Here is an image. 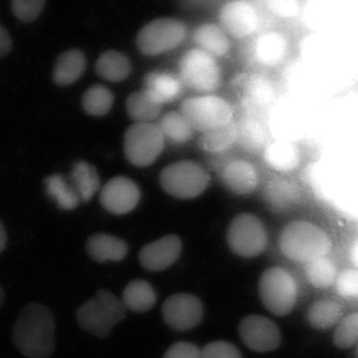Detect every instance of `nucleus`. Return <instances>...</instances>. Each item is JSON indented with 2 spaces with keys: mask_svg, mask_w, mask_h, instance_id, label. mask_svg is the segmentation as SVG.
Returning <instances> with one entry per match:
<instances>
[{
  "mask_svg": "<svg viewBox=\"0 0 358 358\" xmlns=\"http://www.w3.org/2000/svg\"><path fill=\"white\" fill-rule=\"evenodd\" d=\"M221 28L238 38L252 36L259 26V10L245 0L226 3L219 13Z\"/></svg>",
  "mask_w": 358,
  "mask_h": 358,
  "instance_id": "nucleus-14",
  "label": "nucleus"
},
{
  "mask_svg": "<svg viewBox=\"0 0 358 358\" xmlns=\"http://www.w3.org/2000/svg\"><path fill=\"white\" fill-rule=\"evenodd\" d=\"M334 345L340 349H349L358 343V312L343 317L333 335Z\"/></svg>",
  "mask_w": 358,
  "mask_h": 358,
  "instance_id": "nucleus-35",
  "label": "nucleus"
},
{
  "mask_svg": "<svg viewBox=\"0 0 358 358\" xmlns=\"http://www.w3.org/2000/svg\"><path fill=\"white\" fill-rule=\"evenodd\" d=\"M259 294L270 313L275 317H285L296 307L298 285L291 272L280 266H273L259 277Z\"/></svg>",
  "mask_w": 358,
  "mask_h": 358,
  "instance_id": "nucleus-4",
  "label": "nucleus"
},
{
  "mask_svg": "<svg viewBox=\"0 0 358 358\" xmlns=\"http://www.w3.org/2000/svg\"><path fill=\"white\" fill-rule=\"evenodd\" d=\"M305 273L310 285L317 289L334 285L338 275V268L328 256L305 264Z\"/></svg>",
  "mask_w": 358,
  "mask_h": 358,
  "instance_id": "nucleus-31",
  "label": "nucleus"
},
{
  "mask_svg": "<svg viewBox=\"0 0 358 358\" xmlns=\"http://www.w3.org/2000/svg\"><path fill=\"white\" fill-rule=\"evenodd\" d=\"M12 49V38L8 31L0 24V57L7 55Z\"/></svg>",
  "mask_w": 358,
  "mask_h": 358,
  "instance_id": "nucleus-42",
  "label": "nucleus"
},
{
  "mask_svg": "<svg viewBox=\"0 0 358 358\" xmlns=\"http://www.w3.org/2000/svg\"><path fill=\"white\" fill-rule=\"evenodd\" d=\"M100 203L108 213L124 215L134 210L141 199V191L133 179L114 177L100 189Z\"/></svg>",
  "mask_w": 358,
  "mask_h": 358,
  "instance_id": "nucleus-13",
  "label": "nucleus"
},
{
  "mask_svg": "<svg viewBox=\"0 0 358 358\" xmlns=\"http://www.w3.org/2000/svg\"><path fill=\"white\" fill-rule=\"evenodd\" d=\"M264 161L271 169L289 173L299 163L296 149L286 142H275L264 149Z\"/></svg>",
  "mask_w": 358,
  "mask_h": 358,
  "instance_id": "nucleus-30",
  "label": "nucleus"
},
{
  "mask_svg": "<svg viewBox=\"0 0 358 358\" xmlns=\"http://www.w3.org/2000/svg\"><path fill=\"white\" fill-rule=\"evenodd\" d=\"M70 182L80 196V203H87L100 189V177L96 168L85 161L75 163L70 173Z\"/></svg>",
  "mask_w": 358,
  "mask_h": 358,
  "instance_id": "nucleus-24",
  "label": "nucleus"
},
{
  "mask_svg": "<svg viewBox=\"0 0 358 358\" xmlns=\"http://www.w3.org/2000/svg\"><path fill=\"white\" fill-rule=\"evenodd\" d=\"M179 78L184 87L208 94L220 87V68L213 56L199 48L191 49L179 61Z\"/></svg>",
  "mask_w": 358,
  "mask_h": 358,
  "instance_id": "nucleus-9",
  "label": "nucleus"
},
{
  "mask_svg": "<svg viewBox=\"0 0 358 358\" xmlns=\"http://www.w3.org/2000/svg\"><path fill=\"white\" fill-rule=\"evenodd\" d=\"M248 94L256 105L263 107L273 101L275 90L266 77L254 76L248 84Z\"/></svg>",
  "mask_w": 358,
  "mask_h": 358,
  "instance_id": "nucleus-36",
  "label": "nucleus"
},
{
  "mask_svg": "<svg viewBox=\"0 0 358 358\" xmlns=\"http://www.w3.org/2000/svg\"><path fill=\"white\" fill-rule=\"evenodd\" d=\"M87 252L96 262H120L127 256L128 245L114 235L96 233L87 240Z\"/></svg>",
  "mask_w": 358,
  "mask_h": 358,
  "instance_id": "nucleus-19",
  "label": "nucleus"
},
{
  "mask_svg": "<svg viewBox=\"0 0 358 358\" xmlns=\"http://www.w3.org/2000/svg\"><path fill=\"white\" fill-rule=\"evenodd\" d=\"M227 245L235 255L254 259L261 255L268 245V231L259 217L238 214L228 226Z\"/></svg>",
  "mask_w": 358,
  "mask_h": 358,
  "instance_id": "nucleus-8",
  "label": "nucleus"
},
{
  "mask_svg": "<svg viewBox=\"0 0 358 358\" xmlns=\"http://www.w3.org/2000/svg\"><path fill=\"white\" fill-rule=\"evenodd\" d=\"M278 245L282 255L293 262H313L329 255L333 243L327 233L308 221L296 220L280 231Z\"/></svg>",
  "mask_w": 358,
  "mask_h": 358,
  "instance_id": "nucleus-2",
  "label": "nucleus"
},
{
  "mask_svg": "<svg viewBox=\"0 0 358 358\" xmlns=\"http://www.w3.org/2000/svg\"><path fill=\"white\" fill-rule=\"evenodd\" d=\"M87 69V57L78 49L63 52L56 61L52 80L59 87H68L76 83Z\"/></svg>",
  "mask_w": 358,
  "mask_h": 358,
  "instance_id": "nucleus-21",
  "label": "nucleus"
},
{
  "mask_svg": "<svg viewBox=\"0 0 358 358\" xmlns=\"http://www.w3.org/2000/svg\"><path fill=\"white\" fill-rule=\"evenodd\" d=\"M162 314L166 324L175 331H191L203 320V303L193 294L176 293L163 303Z\"/></svg>",
  "mask_w": 358,
  "mask_h": 358,
  "instance_id": "nucleus-12",
  "label": "nucleus"
},
{
  "mask_svg": "<svg viewBox=\"0 0 358 358\" xmlns=\"http://www.w3.org/2000/svg\"><path fill=\"white\" fill-rule=\"evenodd\" d=\"M126 317V307L117 296L100 289L77 310V321L83 331L96 338H107Z\"/></svg>",
  "mask_w": 358,
  "mask_h": 358,
  "instance_id": "nucleus-3",
  "label": "nucleus"
},
{
  "mask_svg": "<svg viewBox=\"0 0 358 358\" xmlns=\"http://www.w3.org/2000/svg\"><path fill=\"white\" fill-rule=\"evenodd\" d=\"M182 252V241L177 235H166L145 245L138 252V261L145 270L164 271L173 266Z\"/></svg>",
  "mask_w": 358,
  "mask_h": 358,
  "instance_id": "nucleus-15",
  "label": "nucleus"
},
{
  "mask_svg": "<svg viewBox=\"0 0 358 358\" xmlns=\"http://www.w3.org/2000/svg\"><path fill=\"white\" fill-rule=\"evenodd\" d=\"M179 1H180V3H182V5H185L186 7H193V8H196V7L206 5L210 0H179Z\"/></svg>",
  "mask_w": 358,
  "mask_h": 358,
  "instance_id": "nucleus-43",
  "label": "nucleus"
},
{
  "mask_svg": "<svg viewBox=\"0 0 358 358\" xmlns=\"http://www.w3.org/2000/svg\"><path fill=\"white\" fill-rule=\"evenodd\" d=\"M238 143V124H231L205 131L199 138L200 148L210 154L227 152Z\"/></svg>",
  "mask_w": 358,
  "mask_h": 358,
  "instance_id": "nucleus-27",
  "label": "nucleus"
},
{
  "mask_svg": "<svg viewBox=\"0 0 358 358\" xmlns=\"http://www.w3.org/2000/svg\"><path fill=\"white\" fill-rule=\"evenodd\" d=\"M3 289H1V287H0V307H1V305H3Z\"/></svg>",
  "mask_w": 358,
  "mask_h": 358,
  "instance_id": "nucleus-45",
  "label": "nucleus"
},
{
  "mask_svg": "<svg viewBox=\"0 0 358 358\" xmlns=\"http://www.w3.org/2000/svg\"><path fill=\"white\" fill-rule=\"evenodd\" d=\"M356 358H358V343L356 345V352H355Z\"/></svg>",
  "mask_w": 358,
  "mask_h": 358,
  "instance_id": "nucleus-46",
  "label": "nucleus"
},
{
  "mask_svg": "<svg viewBox=\"0 0 358 358\" xmlns=\"http://www.w3.org/2000/svg\"><path fill=\"white\" fill-rule=\"evenodd\" d=\"M163 358H203L201 349L189 342H177L171 345Z\"/></svg>",
  "mask_w": 358,
  "mask_h": 358,
  "instance_id": "nucleus-41",
  "label": "nucleus"
},
{
  "mask_svg": "<svg viewBox=\"0 0 358 358\" xmlns=\"http://www.w3.org/2000/svg\"><path fill=\"white\" fill-rule=\"evenodd\" d=\"M55 317L48 307L31 303L24 306L12 331V341L27 358H49L55 350Z\"/></svg>",
  "mask_w": 358,
  "mask_h": 358,
  "instance_id": "nucleus-1",
  "label": "nucleus"
},
{
  "mask_svg": "<svg viewBox=\"0 0 358 358\" xmlns=\"http://www.w3.org/2000/svg\"><path fill=\"white\" fill-rule=\"evenodd\" d=\"M221 180L236 196H248L259 187V175L252 163L236 159L224 166Z\"/></svg>",
  "mask_w": 358,
  "mask_h": 358,
  "instance_id": "nucleus-16",
  "label": "nucleus"
},
{
  "mask_svg": "<svg viewBox=\"0 0 358 358\" xmlns=\"http://www.w3.org/2000/svg\"><path fill=\"white\" fill-rule=\"evenodd\" d=\"M206 170L193 161H180L166 166L159 175L164 192L177 199H193L203 194L210 185Z\"/></svg>",
  "mask_w": 358,
  "mask_h": 358,
  "instance_id": "nucleus-5",
  "label": "nucleus"
},
{
  "mask_svg": "<svg viewBox=\"0 0 358 358\" xmlns=\"http://www.w3.org/2000/svg\"><path fill=\"white\" fill-rule=\"evenodd\" d=\"M126 108L128 115L135 121V124H147L159 117L162 105L157 103L145 90H141L129 94Z\"/></svg>",
  "mask_w": 358,
  "mask_h": 358,
  "instance_id": "nucleus-26",
  "label": "nucleus"
},
{
  "mask_svg": "<svg viewBox=\"0 0 358 358\" xmlns=\"http://www.w3.org/2000/svg\"><path fill=\"white\" fill-rule=\"evenodd\" d=\"M343 310L334 300H317L307 310V321L315 329H329L341 321Z\"/></svg>",
  "mask_w": 358,
  "mask_h": 358,
  "instance_id": "nucleus-29",
  "label": "nucleus"
},
{
  "mask_svg": "<svg viewBox=\"0 0 358 358\" xmlns=\"http://www.w3.org/2000/svg\"><path fill=\"white\" fill-rule=\"evenodd\" d=\"M7 233L6 229L3 227V222L0 221V254L6 248Z\"/></svg>",
  "mask_w": 358,
  "mask_h": 358,
  "instance_id": "nucleus-44",
  "label": "nucleus"
},
{
  "mask_svg": "<svg viewBox=\"0 0 358 358\" xmlns=\"http://www.w3.org/2000/svg\"><path fill=\"white\" fill-rule=\"evenodd\" d=\"M238 334L247 348L256 352H273L282 343L278 326L262 315H248L238 324Z\"/></svg>",
  "mask_w": 358,
  "mask_h": 358,
  "instance_id": "nucleus-11",
  "label": "nucleus"
},
{
  "mask_svg": "<svg viewBox=\"0 0 358 358\" xmlns=\"http://www.w3.org/2000/svg\"><path fill=\"white\" fill-rule=\"evenodd\" d=\"M203 358H242L241 352L231 342L214 341L201 349Z\"/></svg>",
  "mask_w": 358,
  "mask_h": 358,
  "instance_id": "nucleus-40",
  "label": "nucleus"
},
{
  "mask_svg": "<svg viewBox=\"0 0 358 358\" xmlns=\"http://www.w3.org/2000/svg\"><path fill=\"white\" fill-rule=\"evenodd\" d=\"M263 198L273 212L292 210L301 199V191L298 184L289 179H271L264 187Z\"/></svg>",
  "mask_w": 358,
  "mask_h": 358,
  "instance_id": "nucleus-18",
  "label": "nucleus"
},
{
  "mask_svg": "<svg viewBox=\"0 0 358 358\" xmlns=\"http://www.w3.org/2000/svg\"><path fill=\"white\" fill-rule=\"evenodd\" d=\"M45 0H12L14 15L22 22H31L45 8Z\"/></svg>",
  "mask_w": 358,
  "mask_h": 358,
  "instance_id": "nucleus-38",
  "label": "nucleus"
},
{
  "mask_svg": "<svg viewBox=\"0 0 358 358\" xmlns=\"http://www.w3.org/2000/svg\"><path fill=\"white\" fill-rule=\"evenodd\" d=\"M193 41L198 48L213 56L214 59L226 55L231 47L227 33L213 24L200 26L193 34Z\"/></svg>",
  "mask_w": 358,
  "mask_h": 358,
  "instance_id": "nucleus-23",
  "label": "nucleus"
},
{
  "mask_svg": "<svg viewBox=\"0 0 358 358\" xmlns=\"http://www.w3.org/2000/svg\"><path fill=\"white\" fill-rule=\"evenodd\" d=\"M166 138L152 122L134 124L124 133V152L128 162L138 168L152 166L162 154Z\"/></svg>",
  "mask_w": 358,
  "mask_h": 358,
  "instance_id": "nucleus-7",
  "label": "nucleus"
},
{
  "mask_svg": "<svg viewBox=\"0 0 358 358\" xmlns=\"http://www.w3.org/2000/svg\"><path fill=\"white\" fill-rule=\"evenodd\" d=\"M163 136L169 138L173 143H185L192 138L193 131L189 121L180 112H170L161 119L157 124Z\"/></svg>",
  "mask_w": 358,
  "mask_h": 358,
  "instance_id": "nucleus-32",
  "label": "nucleus"
},
{
  "mask_svg": "<svg viewBox=\"0 0 358 358\" xmlns=\"http://www.w3.org/2000/svg\"><path fill=\"white\" fill-rule=\"evenodd\" d=\"M268 10L275 17L293 19L303 12L301 0H266Z\"/></svg>",
  "mask_w": 358,
  "mask_h": 358,
  "instance_id": "nucleus-39",
  "label": "nucleus"
},
{
  "mask_svg": "<svg viewBox=\"0 0 358 358\" xmlns=\"http://www.w3.org/2000/svg\"><path fill=\"white\" fill-rule=\"evenodd\" d=\"M289 54V38L279 31H268L261 35L254 47L255 59L268 68L282 66Z\"/></svg>",
  "mask_w": 358,
  "mask_h": 358,
  "instance_id": "nucleus-17",
  "label": "nucleus"
},
{
  "mask_svg": "<svg viewBox=\"0 0 358 358\" xmlns=\"http://www.w3.org/2000/svg\"><path fill=\"white\" fill-rule=\"evenodd\" d=\"M157 296L155 289L143 279L131 280L122 293V303L126 310H131L135 313H145L155 306Z\"/></svg>",
  "mask_w": 358,
  "mask_h": 358,
  "instance_id": "nucleus-22",
  "label": "nucleus"
},
{
  "mask_svg": "<svg viewBox=\"0 0 358 358\" xmlns=\"http://www.w3.org/2000/svg\"><path fill=\"white\" fill-rule=\"evenodd\" d=\"M179 112L189 121L193 131L201 134L231 124L234 115L229 103L213 94H203L184 100Z\"/></svg>",
  "mask_w": 358,
  "mask_h": 358,
  "instance_id": "nucleus-6",
  "label": "nucleus"
},
{
  "mask_svg": "<svg viewBox=\"0 0 358 358\" xmlns=\"http://www.w3.org/2000/svg\"><path fill=\"white\" fill-rule=\"evenodd\" d=\"M186 38V26L173 17H161L145 24L136 36L138 50L156 56L177 48Z\"/></svg>",
  "mask_w": 358,
  "mask_h": 358,
  "instance_id": "nucleus-10",
  "label": "nucleus"
},
{
  "mask_svg": "<svg viewBox=\"0 0 358 358\" xmlns=\"http://www.w3.org/2000/svg\"><path fill=\"white\" fill-rule=\"evenodd\" d=\"M184 84L179 76L163 71H154L145 76V89L157 103H173L182 96Z\"/></svg>",
  "mask_w": 358,
  "mask_h": 358,
  "instance_id": "nucleus-20",
  "label": "nucleus"
},
{
  "mask_svg": "<svg viewBox=\"0 0 358 358\" xmlns=\"http://www.w3.org/2000/svg\"><path fill=\"white\" fill-rule=\"evenodd\" d=\"M131 69L129 59L117 50L103 52L96 63V73L110 83H119L126 80L131 73Z\"/></svg>",
  "mask_w": 358,
  "mask_h": 358,
  "instance_id": "nucleus-25",
  "label": "nucleus"
},
{
  "mask_svg": "<svg viewBox=\"0 0 358 358\" xmlns=\"http://www.w3.org/2000/svg\"><path fill=\"white\" fill-rule=\"evenodd\" d=\"M45 192L63 210H73L80 205V196L70 180L59 173L50 175L45 179Z\"/></svg>",
  "mask_w": 358,
  "mask_h": 358,
  "instance_id": "nucleus-28",
  "label": "nucleus"
},
{
  "mask_svg": "<svg viewBox=\"0 0 358 358\" xmlns=\"http://www.w3.org/2000/svg\"><path fill=\"white\" fill-rule=\"evenodd\" d=\"M334 285L340 296L358 301L357 268H345L343 271L338 272Z\"/></svg>",
  "mask_w": 358,
  "mask_h": 358,
  "instance_id": "nucleus-37",
  "label": "nucleus"
},
{
  "mask_svg": "<svg viewBox=\"0 0 358 358\" xmlns=\"http://www.w3.org/2000/svg\"><path fill=\"white\" fill-rule=\"evenodd\" d=\"M238 143L252 154L262 152L266 145V133L261 124L252 119H247L238 124Z\"/></svg>",
  "mask_w": 358,
  "mask_h": 358,
  "instance_id": "nucleus-34",
  "label": "nucleus"
},
{
  "mask_svg": "<svg viewBox=\"0 0 358 358\" xmlns=\"http://www.w3.org/2000/svg\"><path fill=\"white\" fill-rule=\"evenodd\" d=\"M114 96L103 85H93L87 90L82 98L83 110L91 117H103L113 106Z\"/></svg>",
  "mask_w": 358,
  "mask_h": 358,
  "instance_id": "nucleus-33",
  "label": "nucleus"
}]
</instances>
